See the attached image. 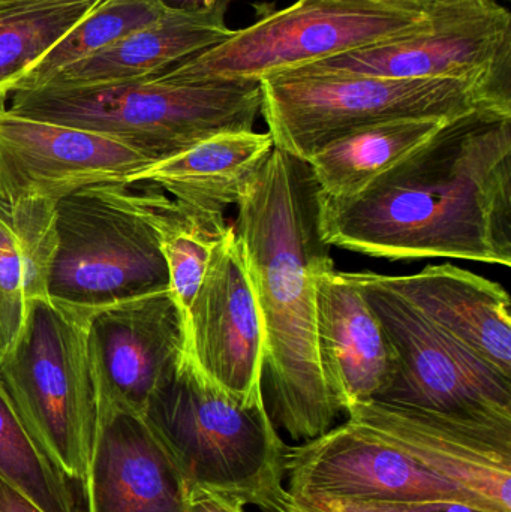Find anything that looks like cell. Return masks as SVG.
<instances>
[{
    "label": "cell",
    "instance_id": "1f68e13d",
    "mask_svg": "<svg viewBox=\"0 0 511 512\" xmlns=\"http://www.w3.org/2000/svg\"><path fill=\"white\" fill-rule=\"evenodd\" d=\"M407 2L419 3L428 9L446 8V6L476 5V3L492 2V0H407Z\"/></svg>",
    "mask_w": 511,
    "mask_h": 512
},
{
    "label": "cell",
    "instance_id": "6da1fadb",
    "mask_svg": "<svg viewBox=\"0 0 511 512\" xmlns=\"http://www.w3.org/2000/svg\"><path fill=\"white\" fill-rule=\"evenodd\" d=\"M321 231L374 258L510 267L511 111L450 120L356 197L323 195Z\"/></svg>",
    "mask_w": 511,
    "mask_h": 512
},
{
    "label": "cell",
    "instance_id": "7a4b0ae2",
    "mask_svg": "<svg viewBox=\"0 0 511 512\" xmlns=\"http://www.w3.org/2000/svg\"><path fill=\"white\" fill-rule=\"evenodd\" d=\"M321 198L308 161L273 147L243 189L233 225L266 334L264 406L294 442L324 435L341 414L315 337V276L335 267Z\"/></svg>",
    "mask_w": 511,
    "mask_h": 512
},
{
    "label": "cell",
    "instance_id": "83f0119b",
    "mask_svg": "<svg viewBox=\"0 0 511 512\" xmlns=\"http://www.w3.org/2000/svg\"><path fill=\"white\" fill-rule=\"evenodd\" d=\"M288 507L303 512H489L452 501L348 502L332 499H288Z\"/></svg>",
    "mask_w": 511,
    "mask_h": 512
},
{
    "label": "cell",
    "instance_id": "8992f818",
    "mask_svg": "<svg viewBox=\"0 0 511 512\" xmlns=\"http://www.w3.org/2000/svg\"><path fill=\"white\" fill-rule=\"evenodd\" d=\"M156 194L144 183L111 182L57 201V251L48 277L53 303L92 315L170 289Z\"/></svg>",
    "mask_w": 511,
    "mask_h": 512
},
{
    "label": "cell",
    "instance_id": "4dcf8cb0",
    "mask_svg": "<svg viewBox=\"0 0 511 512\" xmlns=\"http://www.w3.org/2000/svg\"><path fill=\"white\" fill-rule=\"evenodd\" d=\"M168 11H201L212 8L218 0H155Z\"/></svg>",
    "mask_w": 511,
    "mask_h": 512
},
{
    "label": "cell",
    "instance_id": "30bf717a",
    "mask_svg": "<svg viewBox=\"0 0 511 512\" xmlns=\"http://www.w3.org/2000/svg\"><path fill=\"white\" fill-rule=\"evenodd\" d=\"M288 499L348 502L452 501L497 512L353 421L287 447Z\"/></svg>",
    "mask_w": 511,
    "mask_h": 512
},
{
    "label": "cell",
    "instance_id": "7c38bea8",
    "mask_svg": "<svg viewBox=\"0 0 511 512\" xmlns=\"http://www.w3.org/2000/svg\"><path fill=\"white\" fill-rule=\"evenodd\" d=\"M153 162L86 129L20 116L0 98V207L62 198L101 183L126 182Z\"/></svg>",
    "mask_w": 511,
    "mask_h": 512
},
{
    "label": "cell",
    "instance_id": "44dd1931",
    "mask_svg": "<svg viewBox=\"0 0 511 512\" xmlns=\"http://www.w3.org/2000/svg\"><path fill=\"white\" fill-rule=\"evenodd\" d=\"M459 119V117H458ZM450 120L398 119L348 132L308 159L324 197L348 200L437 134Z\"/></svg>",
    "mask_w": 511,
    "mask_h": 512
},
{
    "label": "cell",
    "instance_id": "e0dca14e",
    "mask_svg": "<svg viewBox=\"0 0 511 512\" xmlns=\"http://www.w3.org/2000/svg\"><path fill=\"white\" fill-rule=\"evenodd\" d=\"M315 337L321 373L339 411L377 400L392 384L395 348L350 271L333 267L315 276Z\"/></svg>",
    "mask_w": 511,
    "mask_h": 512
},
{
    "label": "cell",
    "instance_id": "484cf974",
    "mask_svg": "<svg viewBox=\"0 0 511 512\" xmlns=\"http://www.w3.org/2000/svg\"><path fill=\"white\" fill-rule=\"evenodd\" d=\"M56 204L35 198L3 209L20 252L27 303L48 298V277L57 251Z\"/></svg>",
    "mask_w": 511,
    "mask_h": 512
},
{
    "label": "cell",
    "instance_id": "3957f363",
    "mask_svg": "<svg viewBox=\"0 0 511 512\" xmlns=\"http://www.w3.org/2000/svg\"><path fill=\"white\" fill-rule=\"evenodd\" d=\"M261 104L260 81L174 83L144 78L17 90L9 110L114 138L155 164L215 135L254 131Z\"/></svg>",
    "mask_w": 511,
    "mask_h": 512
},
{
    "label": "cell",
    "instance_id": "d6986e66",
    "mask_svg": "<svg viewBox=\"0 0 511 512\" xmlns=\"http://www.w3.org/2000/svg\"><path fill=\"white\" fill-rule=\"evenodd\" d=\"M225 12V0L201 11H167L153 23L63 69L47 86H102L156 77L227 39L233 30L225 23Z\"/></svg>",
    "mask_w": 511,
    "mask_h": 512
},
{
    "label": "cell",
    "instance_id": "8fae6325",
    "mask_svg": "<svg viewBox=\"0 0 511 512\" xmlns=\"http://www.w3.org/2000/svg\"><path fill=\"white\" fill-rule=\"evenodd\" d=\"M432 11L435 23L426 32L300 69L383 78H453L511 92L510 12L497 0Z\"/></svg>",
    "mask_w": 511,
    "mask_h": 512
},
{
    "label": "cell",
    "instance_id": "4fadbf2b",
    "mask_svg": "<svg viewBox=\"0 0 511 512\" xmlns=\"http://www.w3.org/2000/svg\"><path fill=\"white\" fill-rule=\"evenodd\" d=\"M345 414L495 511L511 512V421L474 420L375 400L351 406Z\"/></svg>",
    "mask_w": 511,
    "mask_h": 512
},
{
    "label": "cell",
    "instance_id": "7402d4cb",
    "mask_svg": "<svg viewBox=\"0 0 511 512\" xmlns=\"http://www.w3.org/2000/svg\"><path fill=\"white\" fill-rule=\"evenodd\" d=\"M104 0L0 3V98Z\"/></svg>",
    "mask_w": 511,
    "mask_h": 512
},
{
    "label": "cell",
    "instance_id": "52a82bcc",
    "mask_svg": "<svg viewBox=\"0 0 511 512\" xmlns=\"http://www.w3.org/2000/svg\"><path fill=\"white\" fill-rule=\"evenodd\" d=\"M432 9L407 0H297L231 32L153 78L174 83L260 81L348 51L426 32Z\"/></svg>",
    "mask_w": 511,
    "mask_h": 512
},
{
    "label": "cell",
    "instance_id": "ac0fdd59",
    "mask_svg": "<svg viewBox=\"0 0 511 512\" xmlns=\"http://www.w3.org/2000/svg\"><path fill=\"white\" fill-rule=\"evenodd\" d=\"M378 276L471 357L511 379V300L503 285L452 264Z\"/></svg>",
    "mask_w": 511,
    "mask_h": 512
},
{
    "label": "cell",
    "instance_id": "5bb4252c",
    "mask_svg": "<svg viewBox=\"0 0 511 512\" xmlns=\"http://www.w3.org/2000/svg\"><path fill=\"white\" fill-rule=\"evenodd\" d=\"M185 325L186 355L207 379L242 402H264L266 334L233 227L213 249Z\"/></svg>",
    "mask_w": 511,
    "mask_h": 512
},
{
    "label": "cell",
    "instance_id": "836d02e7",
    "mask_svg": "<svg viewBox=\"0 0 511 512\" xmlns=\"http://www.w3.org/2000/svg\"><path fill=\"white\" fill-rule=\"evenodd\" d=\"M21 2V0H0V3Z\"/></svg>",
    "mask_w": 511,
    "mask_h": 512
},
{
    "label": "cell",
    "instance_id": "ba28073f",
    "mask_svg": "<svg viewBox=\"0 0 511 512\" xmlns=\"http://www.w3.org/2000/svg\"><path fill=\"white\" fill-rule=\"evenodd\" d=\"M89 316L50 298L30 301L23 334L0 364V379L30 432L63 477L81 486L98 417Z\"/></svg>",
    "mask_w": 511,
    "mask_h": 512
},
{
    "label": "cell",
    "instance_id": "d4e9b609",
    "mask_svg": "<svg viewBox=\"0 0 511 512\" xmlns=\"http://www.w3.org/2000/svg\"><path fill=\"white\" fill-rule=\"evenodd\" d=\"M0 478L44 512H77L68 480L30 432L2 379Z\"/></svg>",
    "mask_w": 511,
    "mask_h": 512
},
{
    "label": "cell",
    "instance_id": "ffe728a7",
    "mask_svg": "<svg viewBox=\"0 0 511 512\" xmlns=\"http://www.w3.org/2000/svg\"><path fill=\"white\" fill-rule=\"evenodd\" d=\"M273 147L269 132H224L143 168L126 183L155 186L186 206L224 215Z\"/></svg>",
    "mask_w": 511,
    "mask_h": 512
},
{
    "label": "cell",
    "instance_id": "2e32d148",
    "mask_svg": "<svg viewBox=\"0 0 511 512\" xmlns=\"http://www.w3.org/2000/svg\"><path fill=\"white\" fill-rule=\"evenodd\" d=\"M89 512H185L188 484L143 415L98 399Z\"/></svg>",
    "mask_w": 511,
    "mask_h": 512
},
{
    "label": "cell",
    "instance_id": "f1b7e54d",
    "mask_svg": "<svg viewBox=\"0 0 511 512\" xmlns=\"http://www.w3.org/2000/svg\"><path fill=\"white\" fill-rule=\"evenodd\" d=\"M245 501L206 487H189L185 512H245Z\"/></svg>",
    "mask_w": 511,
    "mask_h": 512
},
{
    "label": "cell",
    "instance_id": "9c48e42d",
    "mask_svg": "<svg viewBox=\"0 0 511 512\" xmlns=\"http://www.w3.org/2000/svg\"><path fill=\"white\" fill-rule=\"evenodd\" d=\"M350 274L383 322L398 357L392 384L375 402L474 420L511 421V379L444 336L390 291L378 273Z\"/></svg>",
    "mask_w": 511,
    "mask_h": 512
},
{
    "label": "cell",
    "instance_id": "603a6c76",
    "mask_svg": "<svg viewBox=\"0 0 511 512\" xmlns=\"http://www.w3.org/2000/svg\"><path fill=\"white\" fill-rule=\"evenodd\" d=\"M156 224L170 292L186 318L206 276L213 249L231 225L225 222L222 213L186 206L167 197L161 189L156 194Z\"/></svg>",
    "mask_w": 511,
    "mask_h": 512
},
{
    "label": "cell",
    "instance_id": "4316f807",
    "mask_svg": "<svg viewBox=\"0 0 511 512\" xmlns=\"http://www.w3.org/2000/svg\"><path fill=\"white\" fill-rule=\"evenodd\" d=\"M29 303L23 264L5 210L0 207V364L14 351L26 327Z\"/></svg>",
    "mask_w": 511,
    "mask_h": 512
},
{
    "label": "cell",
    "instance_id": "d6a6232c",
    "mask_svg": "<svg viewBox=\"0 0 511 512\" xmlns=\"http://www.w3.org/2000/svg\"><path fill=\"white\" fill-rule=\"evenodd\" d=\"M285 512H303V511L296 510V508H291V507H288V505H287V508H285Z\"/></svg>",
    "mask_w": 511,
    "mask_h": 512
},
{
    "label": "cell",
    "instance_id": "f546056e",
    "mask_svg": "<svg viewBox=\"0 0 511 512\" xmlns=\"http://www.w3.org/2000/svg\"><path fill=\"white\" fill-rule=\"evenodd\" d=\"M0 512H44L0 478Z\"/></svg>",
    "mask_w": 511,
    "mask_h": 512
},
{
    "label": "cell",
    "instance_id": "9a60e30c",
    "mask_svg": "<svg viewBox=\"0 0 511 512\" xmlns=\"http://www.w3.org/2000/svg\"><path fill=\"white\" fill-rule=\"evenodd\" d=\"M87 348L98 399L143 415L186 354L185 316L170 289L96 310Z\"/></svg>",
    "mask_w": 511,
    "mask_h": 512
},
{
    "label": "cell",
    "instance_id": "277c9868",
    "mask_svg": "<svg viewBox=\"0 0 511 512\" xmlns=\"http://www.w3.org/2000/svg\"><path fill=\"white\" fill-rule=\"evenodd\" d=\"M143 418L188 487L228 493L264 512H285L287 445L264 402L231 396L185 354L150 397Z\"/></svg>",
    "mask_w": 511,
    "mask_h": 512
},
{
    "label": "cell",
    "instance_id": "cb8c5ba5",
    "mask_svg": "<svg viewBox=\"0 0 511 512\" xmlns=\"http://www.w3.org/2000/svg\"><path fill=\"white\" fill-rule=\"evenodd\" d=\"M167 11L155 0H104L32 66L12 92L47 86L63 69L153 23Z\"/></svg>",
    "mask_w": 511,
    "mask_h": 512
},
{
    "label": "cell",
    "instance_id": "5b68a950",
    "mask_svg": "<svg viewBox=\"0 0 511 512\" xmlns=\"http://www.w3.org/2000/svg\"><path fill=\"white\" fill-rule=\"evenodd\" d=\"M261 114L273 144L308 161L330 141L398 119L455 120L511 111V92L453 78H383L296 69L260 80Z\"/></svg>",
    "mask_w": 511,
    "mask_h": 512
}]
</instances>
